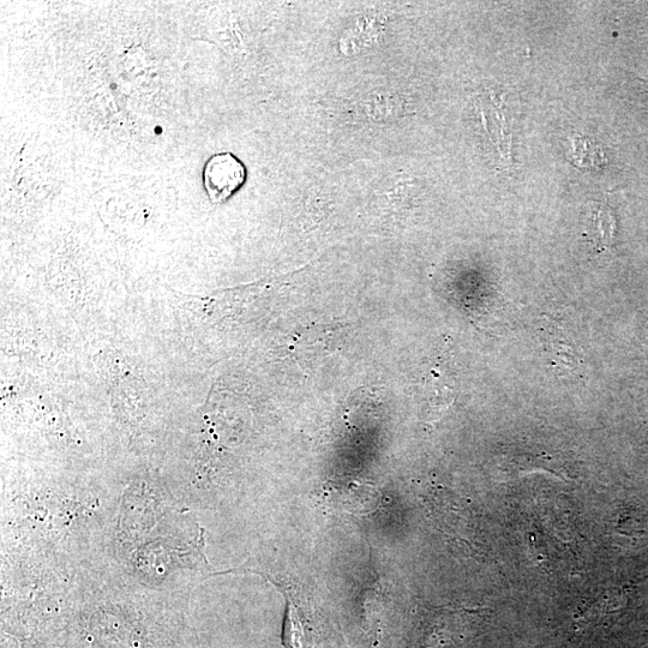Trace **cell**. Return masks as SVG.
Masks as SVG:
<instances>
[{
  "mask_svg": "<svg viewBox=\"0 0 648 648\" xmlns=\"http://www.w3.org/2000/svg\"><path fill=\"white\" fill-rule=\"evenodd\" d=\"M482 612L462 609H431L420 624L416 648H459L477 635Z\"/></svg>",
  "mask_w": 648,
  "mask_h": 648,
  "instance_id": "obj_1",
  "label": "cell"
},
{
  "mask_svg": "<svg viewBox=\"0 0 648 648\" xmlns=\"http://www.w3.org/2000/svg\"><path fill=\"white\" fill-rule=\"evenodd\" d=\"M286 598V614L284 630H282V644L286 648H311L310 636L304 621L302 610L291 594L279 587Z\"/></svg>",
  "mask_w": 648,
  "mask_h": 648,
  "instance_id": "obj_3",
  "label": "cell"
},
{
  "mask_svg": "<svg viewBox=\"0 0 648 648\" xmlns=\"http://www.w3.org/2000/svg\"><path fill=\"white\" fill-rule=\"evenodd\" d=\"M245 167L231 153L212 156L204 167L203 183L210 201L222 203L238 191L245 182Z\"/></svg>",
  "mask_w": 648,
  "mask_h": 648,
  "instance_id": "obj_2",
  "label": "cell"
},
{
  "mask_svg": "<svg viewBox=\"0 0 648 648\" xmlns=\"http://www.w3.org/2000/svg\"><path fill=\"white\" fill-rule=\"evenodd\" d=\"M591 236L597 248H611L615 236V218L611 210L603 204H598L591 214Z\"/></svg>",
  "mask_w": 648,
  "mask_h": 648,
  "instance_id": "obj_4",
  "label": "cell"
}]
</instances>
